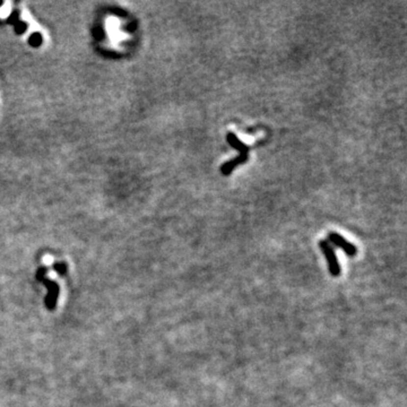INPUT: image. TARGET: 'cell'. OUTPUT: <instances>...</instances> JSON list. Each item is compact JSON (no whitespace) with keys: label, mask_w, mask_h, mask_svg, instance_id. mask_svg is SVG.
I'll return each instance as SVG.
<instances>
[{"label":"cell","mask_w":407,"mask_h":407,"mask_svg":"<svg viewBox=\"0 0 407 407\" xmlns=\"http://www.w3.org/2000/svg\"><path fill=\"white\" fill-rule=\"evenodd\" d=\"M20 16H21L20 12H18V10H14V12L9 15L8 18H7V23L10 24V25H15L21 21Z\"/></svg>","instance_id":"ba28073f"},{"label":"cell","mask_w":407,"mask_h":407,"mask_svg":"<svg viewBox=\"0 0 407 407\" xmlns=\"http://www.w3.org/2000/svg\"><path fill=\"white\" fill-rule=\"evenodd\" d=\"M44 286L48 288V294L46 299H44V305L49 310H54L55 306H57L58 298H59V285L54 282V280L44 279L41 280Z\"/></svg>","instance_id":"277c9868"},{"label":"cell","mask_w":407,"mask_h":407,"mask_svg":"<svg viewBox=\"0 0 407 407\" xmlns=\"http://www.w3.org/2000/svg\"><path fill=\"white\" fill-rule=\"evenodd\" d=\"M53 269L55 272H57L59 275H66L67 274V265L65 264V262H55L53 265Z\"/></svg>","instance_id":"52a82bcc"},{"label":"cell","mask_w":407,"mask_h":407,"mask_svg":"<svg viewBox=\"0 0 407 407\" xmlns=\"http://www.w3.org/2000/svg\"><path fill=\"white\" fill-rule=\"evenodd\" d=\"M47 273H48V268L47 267H41V268H39V271L36 272V275H35L36 280H38L39 282H41V280L46 279Z\"/></svg>","instance_id":"9c48e42d"},{"label":"cell","mask_w":407,"mask_h":407,"mask_svg":"<svg viewBox=\"0 0 407 407\" xmlns=\"http://www.w3.org/2000/svg\"><path fill=\"white\" fill-rule=\"evenodd\" d=\"M319 247L321 251H323L326 260L328 262V269L331 276L337 277L340 275V265L338 262L337 256L334 250V247L326 240H321L319 242Z\"/></svg>","instance_id":"7a4b0ae2"},{"label":"cell","mask_w":407,"mask_h":407,"mask_svg":"<svg viewBox=\"0 0 407 407\" xmlns=\"http://www.w3.org/2000/svg\"><path fill=\"white\" fill-rule=\"evenodd\" d=\"M227 140H228V143L231 145V147H233V149L236 151H239L240 155L239 156H236L235 158H233V160L231 161L223 163V165L221 166L222 175L225 177L230 176L233 170H234L238 165L244 164V163L248 161V157H249V146H248L247 144H244L242 140H240L239 137L235 134H233V132H229L227 136Z\"/></svg>","instance_id":"6da1fadb"},{"label":"cell","mask_w":407,"mask_h":407,"mask_svg":"<svg viewBox=\"0 0 407 407\" xmlns=\"http://www.w3.org/2000/svg\"><path fill=\"white\" fill-rule=\"evenodd\" d=\"M28 44L33 48H39L42 46L43 43V38H42V34L39 32H35V33H32L31 35L28 36V40H27Z\"/></svg>","instance_id":"5b68a950"},{"label":"cell","mask_w":407,"mask_h":407,"mask_svg":"<svg viewBox=\"0 0 407 407\" xmlns=\"http://www.w3.org/2000/svg\"><path fill=\"white\" fill-rule=\"evenodd\" d=\"M27 28H28V24L26 23V22H23V21H20L18 23L14 25V31L17 35L24 34V33L27 31Z\"/></svg>","instance_id":"8992f818"},{"label":"cell","mask_w":407,"mask_h":407,"mask_svg":"<svg viewBox=\"0 0 407 407\" xmlns=\"http://www.w3.org/2000/svg\"><path fill=\"white\" fill-rule=\"evenodd\" d=\"M328 240H329V243L331 244V246H335L339 248V249H342L344 253H345L347 256L350 257H354L355 254H357V248L355 244H353L352 242L347 241V240L339 234V233H336V232H331L328 234Z\"/></svg>","instance_id":"3957f363"}]
</instances>
